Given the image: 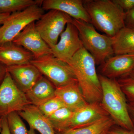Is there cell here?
I'll return each instance as SVG.
<instances>
[{
	"label": "cell",
	"instance_id": "obj_28",
	"mask_svg": "<svg viewBox=\"0 0 134 134\" xmlns=\"http://www.w3.org/2000/svg\"><path fill=\"white\" fill-rule=\"evenodd\" d=\"M107 134H134V131L125 129L115 125L111 128Z\"/></svg>",
	"mask_w": 134,
	"mask_h": 134
},
{
	"label": "cell",
	"instance_id": "obj_34",
	"mask_svg": "<svg viewBox=\"0 0 134 134\" xmlns=\"http://www.w3.org/2000/svg\"><path fill=\"white\" fill-rule=\"evenodd\" d=\"M28 134H36V132H35V130L34 129H33L31 127H30V129L29 130V132H28Z\"/></svg>",
	"mask_w": 134,
	"mask_h": 134
},
{
	"label": "cell",
	"instance_id": "obj_11",
	"mask_svg": "<svg viewBox=\"0 0 134 134\" xmlns=\"http://www.w3.org/2000/svg\"><path fill=\"white\" fill-rule=\"evenodd\" d=\"M134 68V53L114 55L100 65L99 74L111 79L126 76Z\"/></svg>",
	"mask_w": 134,
	"mask_h": 134
},
{
	"label": "cell",
	"instance_id": "obj_13",
	"mask_svg": "<svg viewBox=\"0 0 134 134\" xmlns=\"http://www.w3.org/2000/svg\"><path fill=\"white\" fill-rule=\"evenodd\" d=\"M41 8L44 10H56L67 14L73 19L91 23V20L82 0H43Z\"/></svg>",
	"mask_w": 134,
	"mask_h": 134
},
{
	"label": "cell",
	"instance_id": "obj_1",
	"mask_svg": "<svg viewBox=\"0 0 134 134\" xmlns=\"http://www.w3.org/2000/svg\"><path fill=\"white\" fill-rule=\"evenodd\" d=\"M66 63L74 73L86 102L100 103L102 88L96 62L91 54L83 46Z\"/></svg>",
	"mask_w": 134,
	"mask_h": 134
},
{
	"label": "cell",
	"instance_id": "obj_17",
	"mask_svg": "<svg viewBox=\"0 0 134 134\" xmlns=\"http://www.w3.org/2000/svg\"><path fill=\"white\" fill-rule=\"evenodd\" d=\"M18 113L20 117L27 121L30 127L37 130L41 134H55L47 117L43 115L37 107L28 105Z\"/></svg>",
	"mask_w": 134,
	"mask_h": 134
},
{
	"label": "cell",
	"instance_id": "obj_35",
	"mask_svg": "<svg viewBox=\"0 0 134 134\" xmlns=\"http://www.w3.org/2000/svg\"><path fill=\"white\" fill-rule=\"evenodd\" d=\"M2 131L1 125V122H0V133H1Z\"/></svg>",
	"mask_w": 134,
	"mask_h": 134
},
{
	"label": "cell",
	"instance_id": "obj_26",
	"mask_svg": "<svg viewBox=\"0 0 134 134\" xmlns=\"http://www.w3.org/2000/svg\"><path fill=\"white\" fill-rule=\"evenodd\" d=\"M125 12L129 11L134 8V0H113Z\"/></svg>",
	"mask_w": 134,
	"mask_h": 134
},
{
	"label": "cell",
	"instance_id": "obj_9",
	"mask_svg": "<svg viewBox=\"0 0 134 134\" xmlns=\"http://www.w3.org/2000/svg\"><path fill=\"white\" fill-rule=\"evenodd\" d=\"M83 46L76 27L70 23L67 24L58 43L51 49L54 57L66 63Z\"/></svg>",
	"mask_w": 134,
	"mask_h": 134
},
{
	"label": "cell",
	"instance_id": "obj_32",
	"mask_svg": "<svg viewBox=\"0 0 134 134\" xmlns=\"http://www.w3.org/2000/svg\"><path fill=\"white\" fill-rule=\"evenodd\" d=\"M10 14V13L0 12V27L3 24Z\"/></svg>",
	"mask_w": 134,
	"mask_h": 134
},
{
	"label": "cell",
	"instance_id": "obj_4",
	"mask_svg": "<svg viewBox=\"0 0 134 134\" xmlns=\"http://www.w3.org/2000/svg\"><path fill=\"white\" fill-rule=\"evenodd\" d=\"M72 23L78 30L83 47L93 57L96 65H101L114 55L112 37L99 33L90 23L74 19Z\"/></svg>",
	"mask_w": 134,
	"mask_h": 134
},
{
	"label": "cell",
	"instance_id": "obj_19",
	"mask_svg": "<svg viewBox=\"0 0 134 134\" xmlns=\"http://www.w3.org/2000/svg\"><path fill=\"white\" fill-rule=\"evenodd\" d=\"M112 38L114 55L134 53V29L125 26Z\"/></svg>",
	"mask_w": 134,
	"mask_h": 134
},
{
	"label": "cell",
	"instance_id": "obj_5",
	"mask_svg": "<svg viewBox=\"0 0 134 134\" xmlns=\"http://www.w3.org/2000/svg\"><path fill=\"white\" fill-rule=\"evenodd\" d=\"M30 63L56 88L77 82L76 77L69 65L53 54L34 59Z\"/></svg>",
	"mask_w": 134,
	"mask_h": 134
},
{
	"label": "cell",
	"instance_id": "obj_2",
	"mask_svg": "<svg viewBox=\"0 0 134 134\" xmlns=\"http://www.w3.org/2000/svg\"><path fill=\"white\" fill-rule=\"evenodd\" d=\"M83 5L96 29L113 37L125 27V12L113 0H85Z\"/></svg>",
	"mask_w": 134,
	"mask_h": 134
},
{
	"label": "cell",
	"instance_id": "obj_12",
	"mask_svg": "<svg viewBox=\"0 0 134 134\" xmlns=\"http://www.w3.org/2000/svg\"><path fill=\"white\" fill-rule=\"evenodd\" d=\"M108 116L109 114L102 107L100 103H88L74 112L67 130L87 126Z\"/></svg>",
	"mask_w": 134,
	"mask_h": 134
},
{
	"label": "cell",
	"instance_id": "obj_25",
	"mask_svg": "<svg viewBox=\"0 0 134 134\" xmlns=\"http://www.w3.org/2000/svg\"><path fill=\"white\" fill-rule=\"evenodd\" d=\"M63 107H65L62 102L55 97L37 107L43 115L47 117Z\"/></svg>",
	"mask_w": 134,
	"mask_h": 134
},
{
	"label": "cell",
	"instance_id": "obj_21",
	"mask_svg": "<svg viewBox=\"0 0 134 134\" xmlns=\"http://www.w3.org/2000/svg\"><path fill=\"white\" fill-rule=\"evenodd\" d=\"M74 112L67 107H63L47 117L55 132H62L68 129Z\"/></svg>",
	"mask_w": 134,
	"mask_h": 134
},
{
	"label": "cell",
	"instance_id": "obj_3",
	"mask_svg": "<svg viewBox=\"0 0 134 134\" xmlns=\"http://www.w3.org/2000/svg\"><path fill=\"white\" fill-rule=\"evenodd\" d=\"M102 88L100 104L115 125L134 131L127 108V100L117 79H110L99 74Z\"/></svg>",
	"mask_w": 134,
	"mask_h": 134
},
{
	"label": "cell",
	"instance_id": "obj_16",
	"mask_svg": "<svg viewBox=\"0 0 134 134\" xmlns=\"http://www.w3.org/2000/svg\"><path fill=\"white\" fill-rule=\"evenodd\" d=\"M55 96L65 107L74 111L88 103L84 98L78 82L56 88Z\"/></svg>",
	"mask_w": 134,
	"mask_h": 134
},
{
	"label": "cell",
	"instance_id": "obj_6",
	"mask_svg": "<svg viewBox=\"0 0 134 134\" xmlns=\"http://www.w3.org/2000/svg\"><path fill=\"white\" fill-rule=\"evenodd\" d=\"M44 14L38 4L10 14L0 27V44L12 42L27 25L38 20Z\"/></svg>",
	"mask_w": 134,
	"mask_h": 134
},
{
	"label": "cell",
	"instance_id": "obj_30",
	"mask_svg": "<svg viewBox=\"0 0 134 134\" xmlns=\"http://www.w3.org/2000/svg\"><path fill=\"white\" fill-rule=\"evenodd\" d=\"M127 108L130 117L134 126V104L127 102Z\"/></svg>",
	"mask_w": 134,
	"mask_h": 134
},
{
	"label": "cell",
	"instance_id": "obj_20",
	"mask_svg": "<svg viewBox=\"0 0 134 134\" xmlns=\"http://www.w3.org/2000/svg\"><path fill=\"white\" fill-rule=\"evenodd\" d=\"M115 125V122L109 116L87 126L55 133V134H107Z\"/></svg>",
	"mask_w": 134,
	"mask_h": 134
},
{
	"label": "cell",
	"instance_id": "obj_27",
	"mask_svg": "<svg viewBox=\"0 0 134 134\" xmlns=\"http://www.w3.org/2000/svg\"><path fill=\"white\" fill-rule=\"evenodd\" d=\"M125 27L134 29V8L125 12Z\"/></svg>",
	"mask_w": 134,
	"mask_h": 134
},
{
	"label": "cell",
	"instance_id": "obj_33",
	"mask_svg": "<svg viewBox=\"0 0 134 134\" xmlns=\"http://www.w3.org/2000/svg\"><path fill=\"white\" fill-rule=\"evenodd\" d=\"M126 76L129 77L130 78H133V79H134V68L132 70L131 72L127 75Z\"/></svg>",
	"mask_w": 134,
	"mask_h": 134
},
{
	"label": "cell",
	"instance_id": "obj_7",
	"mask_svg": "<svg viewBox=\"0 0 134 134\" xmlns=\"http://www.w3.org/2000/svg\"><path fill=\"white\" fill-rule=\"evenodd\" d=\"M73 19L63 12L50 10L35 22V26L41 37L51 48L58 43L67 24L72 23Z\"/></svg>",
	"mask_w": 134,
	"mask_h": 134
},
{
	"label": "cell",
	"instance_id": "obj_31",
	"mask_svg": "<svg viewBox=\"0 0 134 134\" xmlns=\"http://www.w3.org/2000/svg\"><path fill=\"white\" fill-rule=\"evenodd\" d=\"M7 72V66L0 63V85L5 78Z\"/></svg>",
	"mask_w": 134,
	"mask_h": 134
},
{
	"label": "cell",
	"instance_id": "obj_15",
	"mask_svg": "<svg viewBox=\"0 0 134 134\" xmlns=\"http://www.w3.org/2000/svg\"><path fill=\"white\" fill-rule=\"evenodd\" d=\"M34 59L32 53L12 41L0 44V63L7 67L29 63Z\"/></svg>",
	"mask_w": 134,
	"mask_h": 134
},
{
	"label": "cell",
	"instance_id": "obj_22",
	"mask_svg": "<svg viewBox=\"0 0 134 134\" xmlns=\"http://www.w3.org/2000/svg\"><path fill=\"white\" fill-rule=\"evenodd\" d=\"M37 4L41 5V1L0 0V12L12 14Z\"/></svg>",
	"mask_w": 134,
	"mask_h": 134
},
{
	"label": "cell",
	"instance_id": "obj_8",
	"mask_svg": "<svg viewBox=\"0 0 134 134\" xmlns=\"http://www.w3.org/2000/svg\"><path fill=\"white\" fill-rule=\"evenodd\" d=\"M29 104H31L25 93L18 88L7 72L0 85V121L10 113L22 111Z\"/></svg>",
	"mask_w": 134,
	"mask_h": 134
},
{
	"label": "cell",
	"instance_id": "obj_18",
	"mask_svg": "<svg viewBox=\"0 0 134 134\" xmlns=\"http://www.w3.org/2000/svg\"><path fill=\"white\" fill-rule=\"evenodd\" d=\"M55 89L53 84L43 75L25 93L31 104L38 107L55 97Z\"/></svg>",
	"mask_w": 134,
	"mask_h": 134
},
{
	"label": "cell",
	"instance_id": "obj_14",
	"mask_svg": "<svg viewBox=\"0 0 134 134\" xmlns=\"http://www.w3.org/2000/svg\"><path fill=\"white\" fill-rule=\"evenodd\" d=\"M7 70L18 88L25 93L29 91L43 76L31 63L7 66Z\"/></svg>",
	"mask_w": 134,
	"mask_h": 134
},
{
	"label": "cell",
	"instance_id": "obj_23",
	"mask_svg": "<svg viewBox=\"0 0 134 134\" xmlns=\"http://www.w3.org/2000/svg\"><path fill=\"white\" fill-rule=\"evenodd\" d=\"M10 134H28L29 130L17 112L10 113L7 117Z\"/></svg>",
	"mask_w": 134,
	"mask_h": 134
},
{
	"label": "cell",
	"instance_id": "obj_29",
	"mask_svg": "<svg viewBox=\"0 0 134 134\" xmlns=\"http://www.w3.org/2000/svg\"><path fill=\"white\" fill-rule=\"evenodd\" d=\"M0 122L2 127L1 134H10L8 126L7 117L2 118L0 121Z\"/></svg>",
	"mask_w": 134,
	"mask_h": 134
},
{
	"label": "cell",
	"instance_id": "obj_24",
	"mask_svg": "<svg viewBox=\"0 0 134 134\" xmlns=\"http://www.w3.org/2000/svg\"><path fill=\"white\" fill-rule=\"evenodd\" d=\"M117 80L128 103L134 104V79L125 76Z\"/></svg>",
	"mask_w": 134,
	"mask_h": 134
},
{
	"label": "cell",
	"instance_id": "obj_10",
	"mask_svg": "<svg viewBox=\"0 0 134 134\" xmlns=\"http://www.w3.org/2000/svg\"><path fill=\"white\" fill-rule=\"evenodd\" d=\"M35 22L27 25L12 42L30 52L33 54L34 59L52 54L51 48L36 29Z\"/></svg>",
	"mask_w": 134,
	"mask_h": 134
}]
</instances>
